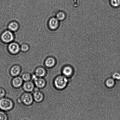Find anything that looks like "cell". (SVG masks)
<instances>
[{
    "label": "cell",
    "instance_id": "6da1fadb",
    "mask_svg": "<svg viewBox=\"0 0 120 120\" xmlns=\"http://www.w3.org/2000/svg\"><path fill=\"white\" fill-rule=\"evenodd\" d=\"M68 81V80L65 76H58L55 80L54 83L55 86L57 89H63L66 86Z\"/></svg>",
    "mask_w": 120,
    "mask_h": 120
},
{
    "label": "cell",
    "instance_id": "7a4b0ae2",
    "mask_svg": "<svg viewBox=\"0 0 120 120\" xmlns=\"http://www.w3.org/2000/svg\"><path fill=\"white\" fill-rule=\"evenodd\" d=\"M13 103L10 100L2 98L0 99V109L4 111H8L12 108Z\"/></svg>",
    "mask_w": 120,
    "mask_h": 120
},
{
    "label": "cell",
    "instance_id": "3957f363",
    "mask_svg": "<svg viewBox=\"0 0 120 120\" xmlns=\"http://www.w3.org/2000/svg\"><path fill=\"white\" fill-rule=\"evenodd\" d=\"M13 35L11 32L7 31L2 33L1 36V39L2 42L8 43L12 42L13 40Z\"/></svg>",
    "mask_w": 120,
    "mask_h": 120
},
{
    "label": "cell",
    "instance_id": "277c9868",
    "mask_svg": "<svg viewBox=\"0 0 120 120\" xmlns=\"http://www.w3.org/2000/svg\"><path fill=\"white\" fill-rule=\"evenodd\" d=\"M21 99L23 103L26 105L31 104L33 100L32 96L30 94L28 93L23 94L22 96Z\"/></svg>",
    "mask_w": 120,
    "mask_h": 120
},
{
    "label": "cell",
    "instance_id": "5b68a950",
    "mask_svg": "<svg viewBox=\"0 0 120 120\" xmlns=\"http://www.w3.org/2000/svg\"><path fill=\"white\" fill-rule=\"evenodd\" d=\"M35 85L38 87L39 88H43L45 84V81L43 78H38L36 76H34L33 77Z\"/></svg>",
    "mask_w": 120,
    "mask_h": 120
},
{
    "label": "cell",
    "instance_id": "8992f818",
    "mask_svg": "<svg viewBox=\"0 0 120 120\" xmlns=\"http://www.w3.org/2000/svg\"><path fill=\"white\" fill-rule=\"evenodd\" d=\"M9 51L11 53L14 54H17L19 51V46L17 43H10L8 47Z\"/></svg>",
    "mask_w": 120,
    "mask_h": 120
},
{
    "label": "cell",
    "instance_id": "52a82bcc",
    "mask_svg": "<svg viewBox=\"0 0 120 120\" xmlns=\"http://www.w3.org/2000/svg\"><path fill=\"white\" fill-rule=\"evenodd\" d=\"M59 26V20L56 18H52L49 22V26L52 29H55L58 27Z\"/></svg>",
    "mask_w": 120,
    "mask_h": 120
},
{
    "label": "cell",
    "instance_id": "ba28073f",
    "mask_svg": "<svg viewBox=\"0 0 120 120\" xmlns=\"http://www.w3.org/2000/svg\"><path fill=\"white\" fill-rule=\"evenodd\" d=\"M34 88V85L32 82L30 81H26L24 83L23 88L25 91L27 92L32 91Z\"/></svg>",
    "mask_w": 120,
    "mask_h": 120
},
{
    "label": "cell",
    "instance_id": "9c48e42d",
    "mask_svg": "<svg viewBox=\"0 0 120 120\" xmlns=\"http://www.w3.org/2000/svg\"><path fill=\"white\" fill-rule=\"evenodd\" d=\"M63 73L65 76L67 77H70L72 74L73 70L71 67L67 66L64 68L63 70Z\"/></svg>",
    "mask_w": 120,
    "mask_h": 120
},
{
    "label": "cell",
    "instance_id": "30bf717a",
    "mask_svg": "<svg viewBox=\"0 0 120 120\" xmlns=\"http://www.w3.org/2000/svg\"><path fill=\"white\" fill-rule=\"evenodd\" d=\"M23 80L20 77H17L14 78L12 81L13 85L15 87H19L22 85Z\"/></svg>",
    "mask_w": 120,
    "mask_h": 120
},
{
    "label": "cell",
    "instance_id": "8fae6325",
    "mask_svg": "<svg viewBox=\"0 0 120 120\" xmlns=\"http://www.w3.org/2000/svg\"><path fill=\"white\" fill-rule=\"evenodd\" d=\"M20 71V68L18 66H13L11 70V73L13 76H17Z\"/></svg>",
    "mask_w": 120,
    "mask_h": 120
},
{
    "label": "cell",
    "instance_id": "7c38bea8",
    "mask_svg": "<svg viewBox=\"0 0 120 120\" xmlns=\"http://www.w3.org/2000/svg\"><path fill=\"white\" fill-rule=\"evenodd\" d=\"M43 97V95L39 92H36L34 93V98L36 102H39L41 101Z\"/></svg>",
    "mask_w": 120,
    "mask_h": 120
},
{
    "label": "cell",
    "instance_id": "4fadbf2b",
    "mask_svg": "<svg viewBox=\"0 0 120 120\" xmlns=\"http://www.w3.org/2000/svg\"><path fill=\"white\" fill-rule=\"evenodd\" d=\"M55 61L54 59L50 57L48 58L45 62L46 66L49 67H51L55 65Z\"/></svg>",
    "mask_w": 120,
    "mask_h": 120
},
{
    "label": "cell",
    "instance_id": "5bb4252c",
    "mask_svg": "<svg viewBox=\"0 0 120 120\" xmlns=\"http://www.w3.org/2000/svg\"><path fill=\"white\" fill-rule=\"evenodd\" d=\"M45 73V70L42 68H38L36 71V74L38 77H42L44 76Z\"/></svg>",
    "mask_w": 120,
    "mask_h": 120
},
{
    "label": "cell",
    "instance_id": "9a60e30c",
    "mask_svg": "<svg viewBox=\"0 0 120 120\" xmlns=\"http://www.w3.org/2000/svg\"><path fill=\"white\" fill-rule=\"evenodd\" d=\"M18 25L15 22H12L10 23L8 26L9 30L12 31H15L18 28Z\"/></svg>",
    "mask_w": 120,
    "mask_h": 120
},
{
    "label": "cell",
    "instance_id": "2e32d148",
    "mask_svg": "<svg viewBox=\"0 0 120 120\" xmlns=\"http://www.w3.org/2000/svg\"><path fill=\"white\" fill-rule=\"evenodd\" d=\"M66 14L63 12H60L56 15V18L59 21H62L66 18Z\"/></svg>",
    "mask_w": 120,
    "mask_h": 120
},
{
    "label": "cell",
    "instance_id": "e0dca14e",
    "mask_svg": "<svg viewBox=\"0 0 120 120\" xmlns=\"http://www.w3.org/2000/svg\"><path fill=\"white\" fill-rule=\"evenodd\" d=\"M110 4L114 8H119L120 7V0H110Z\"/></svg>",
    "mask_w": 120,
    "mask_h": 120
},
{
    "label": "cell",
    "instance_id": "ac0fdd59",
    "mask_svg": "<svg viewBox=\"0 0 120 120\" xmlns=\"http://www.w3.org/2000/svg\"><path fill=\"white\" fill-rule=\"evenodd\" d=\"M115 84V81L112 79L107 80L106 82V85L109 88H111Z\"/></svg>",
    "mask_w": 120,
    "mask_h": 120
},
{
    "label": "cell",
    "instance_id": "d6986e66",
    "mask_svg": "<svg viewBox=\"0 0 120 120\" xmlns=\"http://www.w3.org/2000/svg\"><path fill=\"white\" fill-rule=\"evenodd\" d=\"M22 79L26 81H28L30 79V75L28 73L23 74L22 76Z\"/></svg>",
    "mask_w": 120,
    "mask_h": 120
},
{
    "label": "cell",
    "instance_id": "ffe728a7",
    "mask_svg": "<svg viewBox=\"0 0 120 120\" xmlns=\"http://www.w3.org/2000/svg\"><path fill=\"white\" fill-rule=\"evenodd\" d=\"M8 117L5 113L0 111V120H8Z\"/></svg>",
    "mask_w": 120,
    "mask_h": 120
},
{
    "label": "cell",
    "instance_id": "44dd1931",
    "mask_svg": "<svg viewBox=\"0 0 120 120\" xmlns=\"http://www.w3.org/2000/svg\"><path fill=\"white\" fill-rule=\"evenodd\" d=\"M112 77L114 79L117 80H120V74L119 73H116L113 75Z\"/></svg>",
    "mask_w": 120,
    "mask_h": 120
},
{
    "label": "cell",
    "instance_id": "7402d4cb",
    "mask_svg": "<svg viewBox=\"0 0 120 120\" xmlns=\"http://www.w3.org/2000/svg\"><path fill=\"white\" fill-rule=\"evenodd\" d=\"M29 46L26 44H24L22 45L21 47V49L22 51L26 52L29 49Z\"/></svg>",
    "mask_w": 120,
    "mask_h": 120
},
{
    "label": "cell",
    "instance_id": "603a6c76",
    "mask_svg": "<svg viewBox=\"0 0 120 120\" xmlns=\"http://www.w3.org/2000/svg\"><path fill=\"white\" fill-rule=\"evenodd\" d=\"M5 95V91L4 89L0 88V99L3 98Z\"/></svg>",
    "mask_w": 120,
    "mask_h": 120
}]
</instances>
